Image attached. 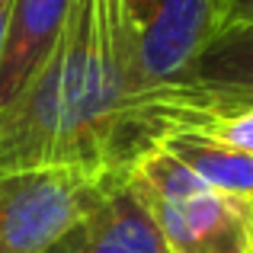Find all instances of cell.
<instances>
[{"mask_svg":"<svg viewBox=\"0 0 253 253\" xmlns=\"http://www.w3.org/2000/svg\"><path fill=\"white\" fill-rule=\"evenodd\" d=\"M125 179L170 253H253V202L209 186L167 151H148Z\"/></svg>","mask_w":253,"mask_h":253,"instance_id":"7a4b0ae2","label":"cell"},{"mask_svg":"<svg viewBox=\"0 0 253 253\" xmlns=\"http://www.w3.org/2000/svg\"><path fill=\"white\" fill-rule=\"evenodd\" d=\"M135 109V42L125 0H74L39 77L0 112V173L84 167L122 176Z\"/></svg>","mask_w":253,"mask_h":253,"instance_id":"6da1fadb","label":"cell"},{"mask_svg":"<svg viewBox=\"0 0 253 253\" xmlns=\"http://www.w3.org/2000/svg\"><path fill=\"white\" fill-rule=\"evenodd\" d=\"M10 6H13V0H0V55H3L6 26H10Z\"/></svg>","mask_w":253,"mask_h":253,"instance_id":"8fae6325","label":"cell"},{"mask_svg":"<svg viewBox=\"0 0 253 253\" xmlns=\"http://www.w3.org/2000/svg\"><path fill=\"white\" fill-rule=\"evenodd\" d=\"M189 84L215 90H253V23L218 32L199 55Z\"/></svg>","mask_w":253,"mask_h":253,"instance_id":"ba28073f","label":"cell"},{"mask_svg":"<svg viewBox=\"0 0 253 253\" xmlns=\"http://www.w3.org/2000/svg\"><path fill=\"white\" fill-rule=\"evenodd\" d=\"M202 131H209V135H215V138H221V141H228V144H234V148L253 154V109L228 116V119H221V122L209 125V128H202Z\"/></svg>","mask_w":253,"mask_h":253,"instance_id":"9c48e42d","label":"cell"},{"mask_svg":"<svg viewBox=\"0 0 253 253\" xmlns=\"http://www.w3.org/2000/svg\"><path fill=\"white\" fill-rule=\"evenodd\" d=\"M74 0H13L0 55V112L45 68Z\"/></svg>","mask_w":253,"mask_h":253,"instance_id":"8992f818","label":"cell"},{"mask_svg":"<svg viewBox=\"0 0 253 253\" xmlns=\"http://www.w3.org/2000/svg\"><path fill=\"white\" fill-rule=\"evenodd\" d=\"M250 234H253V221H250Z\"/></svg>","mask_w":253,"mask_h":253,"instance_id":"7c38bea8","label":"cell"},{"mask_svg":"<svg viewBox=\"0 0 253 253\" xmlns=\"http://www.w3.org/2000/svg\"><path fill=\"white\" fill-rule=\"evenodd\" d=\"M135 42V109L144 96L170 86H186L199 55L224 32V0H125ZM122 167L128 176V131Z\"/></svg>","mask_w":253,"mask_h":253,"instance_id":"277c9868","label":"cell"},{"mask_svg":"<svg viewBox=\"0 0 253 253\" xmlns=\"http://www.w3.org/2000/svg\"><path fill=\"white\" fill-rule=\"evenodd\" d=\"M253 23V0H224V29Z\"/></svg>","mask_w":253,"mask_h":253,"instance_id":"30bf717a","label":"cell"},{"mask_svg":"<svg viewBox=\"0 0 253 253\" xmlns=\"http://www.w3.org/2000/svg\"><path fill=\"white\" fill-rule=\"evenodd\" d=\"M157 148L176 157L179 164H186L209 186L253 202V154H247V151L234 148V144L221 141L202 128L167 131L157 141Z\"/></svg>","mask_w":253,"mask_h":253,"instance_id":"52a82bcc","label":"cell"},{"mask_svg":"<svg viewBox=\"0 0 253 253\" xmlns=\"http://www.w3.org/2000/svg\"><path fill=\"white\" fill-rule=\"evenodd\" d=\"M116 183L84 167L0 173V253H48Z\"/></svg>","mask_w":253,"mask_h":253,"instance_id":"3957f363","label":"cell"},{"mask_svg":"<svg viewBox=\"0 0 253 253\" xmlns=\"http://www.w3.org/2000/svg\"><path fill=\"white\" fill-rule=\"evenodd\" d=\"M48 253H170V247L128 179H122Z\"/></svg>","mask_w":253,"mask_h":253,"instance_id":"5b68a950","label":"cell"}]
</instances>
